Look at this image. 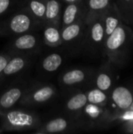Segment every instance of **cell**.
Listing matches in <instances>:
<instances>
[{"label":"cell","instance_id":"cell-24","mask_svg":"<svg viewBox=\"0 0 133 134\" xmlns=\"http://www.w3.org/2000/svg\"><path fill=\"white\" fill-rule=\"evenodd\" d=\"M13 54L14 53L11 52L6 53H0V73L2 71L3 68L7 64L8 61L9 60V59Z\"/></svg>","mask_w":133,"mask_h":134},{"label":"cell","instance_id":"cell-4","mask_svg":"<svg viewBox=\"0 0 133 134\" xmlns=\"http://www.w3.org/2000/svg\"><path fill=\"white\" fill-rule=\"evenodd\" d=\"M41 46V38L39 35L33 31L22 34L13 39L9 48L13 53L30 55L38 51Z\"/></svg>","mask_w":133,"mask_h":134},{"label":"cell","instance_id":"cell-29","mask_svg":"<svg viewBox=\"0 0 133 134\" xmlns=\"http://www.w3.org/2000/svg\"><path fill=\"white\" fill-rule=\"evenodd\" d=\"M2 132H4V131H3L2 129H0V133H2Z\"/></svg>","mask_w":133,"mask_h":134},{"label":"cell","instance_id":"cell-23","mask_svg":"<svg viewBox=\"0 0 133 134\" xmlns=\"http://www.w3.org/2000/svg\"><path fill=\"white\" fill-rule=\"evenodd\" d=\"M22 0H0V16L5 14L14 5Z\"/></svg>","mask_w":133,"mask_h":134},{"label":"cell","instance_id":"cell-6","mask_svg":"<svg viewBox=\"0 0 133 134\" xmlns=\"http://www.w3.org/2000/svg\"><path fill=\"white\" fill-rule=\"evenodd\" d=\"M29 55L14 53L0 73V86L12 76H15L25 70L29 65Z\"/></svg>","mask_w":133,"mask_h":134},{"label":"cell","instance_id":"cell-5","mask_svg":"<svg viewBox=\"0 0 133 134\" xmlns=\"http://www.w3.org/2000/svg\"><path fill=\"white\" fill-rule=\"evenodd\" d=\"M105 38L103 16L86 24L82 42L89 49H96Z\"/></svg>","mask_w":133,"mask_h":134},{"label":"cell","instance_id":"cell-26","mask_svg":"<svg viewBox=\"0 0 133 134\" xmlns=\"http://www.w3.org/2000/svg\"><path fill=\"white\" fill-rule=\"evenodd\" d=\"M124 119H133V111H130L129 112H127L125 115H124Z\"/></svg>","mask_w":133,"mask_h":134},{"label":"cell","instance_id":"cell-15","mask_svg":"<svg viewBox=\"0 0 133 134\" xmlns=\"http://www.w3.org/2000/svg\"><path fill=\"white\" fill-rule=\"evenodd\" d=\"M126 40V31L122 25H118L114 31L106 38L105 49L109 54L117 51Z\"/></svg>","mask_w":133,"mask_h":134},{"label":"cell","instance_id":"cell-27","mask_svg":"<svg viewBox=\"0 0 133 134\" xmlns=\"http://www.w3.org/2000/svg\"><path fill=\"white\" fill-rule=\"evenodd\" d=\"M129 109H130V111H133V100L132 103L131 104V105H130V107H129Z\"/></svg>","mask_w":133,"mask_h":134},{"label":"cell","instance_id":"cell-7","mask_svg":"<svg viewBox=\"0 0 133 134\" xmlns=\"http://www.w3.org/2000/svg\"><path fill=\"white\" fill-rule=\"evenodd\" d=\"M75 120L72 118L67 119L64 117H57L47 121L40 125V126L33 131L36 134H56L65 133L70 132L73 129L74 122Z\"/></svg>","mask_w":133,"mask_h":134},{"label":"cell","instance_id":"cell-19","mask_svg":"<svg viewBox=\"0 0 133 134\" xmlns=\"http://www.w3.org/2000/svg\"><path fill=\"white\" fill-rule=\"evenodd\" d=\"M112 99L115 104L122 110L129 108L133 100L130 90L122 86L117 87L114 90L112 93Z\"/></svg>","mask_w":133,"mask_h":134},{"label":"cell","instance_id":"cell-1","mask_svg":"<svg viewBox=\"0 0 133 134\" xmlns=\"http://www.w3.org/2000/svg\"><path fill=\"white\" fill-rule=\"evenodd\" d=\"M1 129L3 131H34L42 124L38 115L34 111L10 108L0 113Z\"/></svg>","mask_w":133,"mask_h":134},{"label":"cell","instance_id":"cell-22","mask_svg":"<svg viewBox=\"0 0 133 134\" xmlns=\"http://www.w3.org/2000/svg\"><path fill=\"white\" fill-rule=\"evenodd\" d=\"M96 84L98 89L103 90V91H107L110 89L112 84V81L111 77L105 72H101L100 73L96 80Z\"/></svg>","mask_w":133,"mask_h":134},{"label":"cell","instance_id":"cell-17","mask_svg":"<svg viewBox=\"0 0 133 134\" xmlns=\"http://www.w3.org/2000/svg\"><path fill=\"white\" fill-rule=\"evenodd\" d=\"M43 42L49 47L56 48L62 46L61 27L53 24H45L43 26Z\"/></svg>","mask_w":133,"mask_h":134},{"label":"cell","instance_id":"cell-2","mask_svg":"<svg viewBox=\"0 0 133 134\" xmlns=\"http://www.w3.org/2000/svg\"><path fill=\"white\" fill-rule=\"evenodd\" d=\"M41 27L37 20L24 8L14 13L0 25V35L17 36Z\"/></svg>","mask_w":133,"mask_h":134},{"label":"cell","instance_id":"cell-18","mask_svg":"<svg viewBox=\"0 0 133 134\" xmlns=\"http://www.w3.org/2000/svg\"><path fill=\"white\" fill-rule=\"evenodd\" d=\"M64 60V57L58 52L51 53L44 57L41 61V68L45 73L56 72L61 66Z\"/></svg>","mask_w":133,"mask_h":134},{"label":"cell","instance_id":"cell-8","mask_svg":"<svg viewBox=\"0 0 133 134\" xmlns=\"http://www.w3.org/2000/svg\"><path fill=\"white\" fill-rule=\"evenodd\" d=\"M86 24L84 17L78 21L61 28L62 45L73 46L83 41Z\"/></svg>","mask_w":133,"mask_h":134},{"label":"cell","instance_id":"cell-3","mask_svg":"<svg viewBox=\"0 0 133 134\" xmlns=\"http://www.w3.org/2000/svg\"><path fill=\"white\" fill-rule=\"evenodd\" d=\"M56 94V89L53 85L39 83L27 88L19 103L24 106H38L51 101Z\"/></svg>","mask_w":133,"mask_h":134},{"label":"cell","instance_id":"cell-9","mask_svg":"<svg viewBox=\"0 0 133 134\" xmlns=\"http://www.w3.org/2000/svg\"><path fill=\"white\" fill-rule=\"evenodd\" d=\"M27 87L25 84L9 86L0 95V113L13 108L24 95Z\"/></svg>","mask_w":133,"mask_h":134},{"label":"cell","instance_id":"cell-25","mask_svg":"<svg viewBox=\"0 0 133 134\" xmlns=\"http://www.w3.org/2000/svg\"><path fill=\"white\" fill-rule=\"evenodd\" d=\"M62 3L63 4H70V3H75V2H79L84 0H60Z\"/></svg>","mask_w":133,"mask_h":134},{"label":"cell","instance_id":"cell-10","mask_svg":"<svg viewBox=\"0 0 133 134\" xmlns=\"http://www.w3.org/2000/svg\"><path fill=\"white\" fill-rule=\"evenodd\" d=\"M84 16L85 0L79 2L66 4L65 8L62 9L60 27L63 28L64 27L71 24L84 17Z\"/></svg>","mask_w":133,"mask_h":134},{"label":"cell","instance_id":"cell-20","mask_svg":"<svg viewBox=\"0 0 133 134\" xmlns=\"http://www.w3.org/2000/svg\"><path fill=\"white\" fill-rule=\"evenodd\" d=\"M118 14L114 12L112 9H107L103 16V24H104V32H105V38L110 35L114 29L119 25V19L118 18Z\"/></svg>","mask_w":133,"mask_h":134},{"label":"cell","instance_id":"cell-12","mask_svg":"<svg viewBox=\"0 0 133 134\" xmlns=\"http://www.w3.org/2000/svg\"><path fill=\"white\" fill-rule=\"evenodd\" d=\"M87 103L86 94L85 93L78 92L70 96L67 100L65 103V110L71 118L77 120Z\"/></svg>","mask_w":133,"mask_h":134},{"label":"cell","instance_id":"cell-11","mask_svg":"<svg viewBox=\"0 0 133 134\" xmlns=\"http://www.w3.org/2000/svg\"><path fill=\"white\" fill-rule=\"evenodd\" d=\"M110 0H85L84 20L86 24L101 16L108 9Z\"/></svg>","mask_w":133,"mask_h":134},{"label":"cell","instance_id":"cell-28","mask_svg":"<svg viewBox=\"0 0 133 134\" xmlns=\"http://www.w3.org/2000/svg\"><path fill=\"white\" fill-rule=\"evenodd\" d=\"M124 1H125V2H131L132 0H124Z\"/></svg>","mask_w":133,"mask_h":134},{"label":"cell","instance_id":"cell-16","mask_svg":"<svg viewBox=\"0 0 133 134\" xmlns=\"http://www.w3.org/2000/svg\"><path fill=\"white\" fill-rule=\"evenodd\" d=\"M62 4L60 0H46L45 24L60 26Z\"/></svg>","mask_w":133,"mask_h":134},{"label":"cell","instance_id":"cell-14","mask_svg":"<svg viewBox=\"0 0 133 134\" xmlns=\"http://www.w3.org/2000/svg\"><path fill=\"white\" fill-rule=\"evenodd\" d=\"M87 79V72L81 68H71L64 71L60 78V85L65 87H74L83 83Z\"/></svg>","mask_w":133,"mask_h":134},{"label":"cell","instance_id":"cell-21","mask_svg":"<svg viewBox=\"0 0 133 134\" xmlns=\"http://www.w3.org/2000/svg\"><path fill=\"white\" fill-rule=\"evenodd\" d=\"M87 97V101L89 104L102 106L105 104L107 101V95L104 93V91L96 88V89H92L88 91L86 93Z\"/></svg>","mask_w":133,"mask_h":134},{"label":"cell","instance_id":"cell-13","mask_svg":"<svg viewBox=\"0 0 133 134\" xmlns=\"http://www.w3.org/2000/svg\"><path fill=\"white\" fill-rule=\"evenodd\" d=\"M23 8L25 9L39 24L41 27L45 25V16L46 0H22Z\"/></svg>","mask_w":133,"mask_h":134}]
</instances>
